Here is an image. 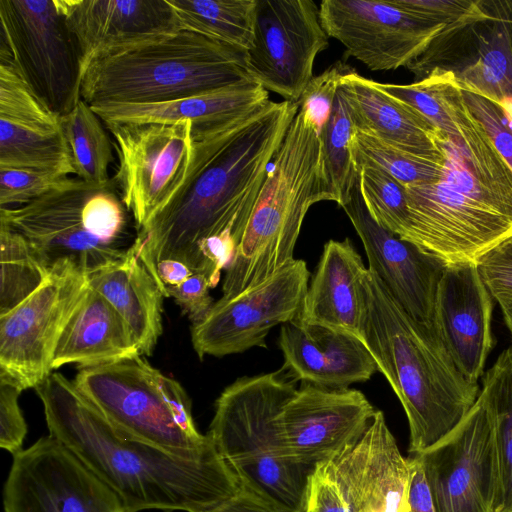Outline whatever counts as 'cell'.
<instances>
[{"label":"cell","mask_w":512,"mask_h":512,"mask_svg":"<svg viewBox=\"0 0 512 512\" xmlns=\"http://www.w3.org/2000/svg\"><path fill=\"white\" fill-rule=\"evenodd\" d=\"M87 280L122 316L141 356L151 355L162 334L165 296L133 245L121 259L89 274Z\"/></svg>","instance_id":"cell-30"},{"label":"cell","mask_w":512,"mask_h":512,"mask_svg":"<svg viewBox=\"0 0 512 512\" xmlns=\"http://www.w3.org/2000/svg\"><path fill=\"white\" fill-rule=\"evenodd\" d=\"M493 297L475 262L448 264L439 281L434 331L463 377L477 383L493 347Z\"/></svg>","instance_id":"cell-23"},{"label":"cell","mask_w":512,"mask_h":512,"mask_svg":"<svg viewBox=\"0 0 512 512\" xmlns=\"http://www.w3.org/2000/svg\"><path fill=\"white\" fill-rule=\"evenodd\" d=\"M159 370L141 357L78 369L74 383L119 432L172 453L198 457L216 449L208 434L178 424L158 383Z\"/></svg>","instance_id":"cell-11"},{"label":"cell","mask_w":512,"mask_h":512,"mask_svg":"<svg viewBox=\"0 0 512 512\" xmlns=\"http://www.w3.org/2000/svg\"><path fill=\"white\" fill-rule=\"evenodd\" d=\"M319 467L336 483L350 512H405L409 458L401 454L382 411L356 444Z\"/></svg>","instance_id":"cell-21"},{"label":"cell","mask_w":512,"mask_h":512,"mask_svg":"<svg viewBox=\"0 0 512 512\" xmlns=\"http://www.w3.org/2000/svg\"><path fill=\"white\" fill-rule=\"evenodd\" d=\"M476 265L494 300L512 296V236L483 254Z\"/></svg>","instance_id":"cell-41"},{"label":"cell","mask_w":512,"mask_h":512,"mask_svg":"<svg viewBox=\"0 0 512 512\" xmlns=\"http://www.w3.org/2000/svg\"><path fill=\"white\" fill-rule=\"evenodd\" d=\"M355 130L371 134L394 147L427 158H440L437 129L419 113L392 98L376 82L355 70L340 82Z\"/></svg>","instance_id":"cell-28"},{"label":"cell","mask_w":512,"mask_h":512,"mask_svg":"<svg viewBox=\"0 0 512 512\" xmlns=\"http://www.w3.org/2000/svg\"><path fill=\"white\" fill-rule=\"evenodd\" d=\"M342 208L362 241L368 268L412 318L434 331L436 291L448 264L379 225L367 210L359 179Z\"/></svg>","instance_id":"cell-20"},{"label":"cell","mask_w":512,"mask_h":512,"mask_svg":"<svg viewBox=\"0 0 512 512\" xmlns=\"http://www.w3.org/2000/svg\"><path fill=\"white\" fill-rule=\"evenodd\" d=\"M87 287L86 275L61 264L32 295L0 316V383L35 389L51 374L61 332Z\"/></svg>","instance_id":"cell-14"},{"label":"cell","mask_w":512,"mask_h":512,"mask_svg":"<svg viewBox=\"0 0 512 512\" xmlns=\"http://www.w3.org/2000/svg\"><path fill=\"white\" fill-rule=\"evenodd\" d=\"M278 345L284 369L293 379L328 389H347L378 371L366 344L357 336L293 320L281 326Z\"/></svg>","instance_id":"cell-24"},{"label":"cell","mask_w":512,"mask_h":512,"mask_svg":"<svg viewBox=\"0 0 512 512\" xmlns=\"http://www.w3.org/2000/svg\"><path fill=\"white\" fill-rule=\"evenodd\" d=\"M84 71L97 53L143 36L181 29L167 0H58Z\"/></svg>","instance_id":"cell-26"},{"label":"cell","mask_w":512,"mask_h":512,"mask_svg":"<svg viewBox=\"0 0 512 512\" xmlns=\"http://www.w3.org/2000/svg\"><path fill=\"white\" fill-rule=\"evenodd\" d=\"M0 62V169L75 175L61 117L40 101L9 61Z\"/></svg>","instance_id":"cell-22"},{"label":"cell","mask_w":512,"mask_h":512,"mask_svg":"<svg viewBox=\"0 0 512 512\" xmlns=\"http://www.w3.org/2000/svg\"><path fill=\"white\" fill-rule=\"evenodd\" d=\"M305 512H350L340 489L320 467L310 477Z\"/></svg>","instance_id":"cell-44"},{"label":"cell","mask_w":512,"mask_h":512,"mask_svg":"<svg viewBox=\"0 0 512 512\" xmlns=\"http://www.w3.org/2000/svg\"><path fill=\"white\" fill-rule=\"evenodd\" d=\"M0 59L59 117L81 99L84 63L58 0H0Z\"/></svg>","instance_id":"cell-9"},{"label":"cell","mask_w":512,"mask_h":512,"mask_svg":"<svg viewBox=\"0 0 512 512\" xmlns=\"http://www.w3.org/2000/svg\"><path fill=\"white\" fill-rule=\"evenodd\" d=\"M359 186L373 219L383 228L405 239L409 231L406 187L376 168H365L359 172Z\"/></svg>","instance_id":"cell-37"},{"label":"cell","mask_w":512,"mask_h":512,"mask_svg":"<svg viewBox=\"0 0 512 512\" xmlns=\"http://www.w3.org/2000/svg\"><path fill=\"white\" fill-rule=\"evenodd\" d=\"M0 316L8 313L50 277L51 272L32 251L25 238L0 222Z\"/></svg>","instance_id":"cell-36"},{"label":"cell","mask_w":512,"mask_h":512,"mask_svg":"<svg viewBox=\"0 0 512 512\" xmlns=\"http://www.w3.org/2000/svg\"><path fill=\"white\" fill-rule=\"evenodd\" d=\"M355 128L341 90L338 88L331 116L321 138L322 172L330 201L342 207L359 179L350 150Z\"/></svg>","instance_id":"cell-35"},{"label":"cell","mask_w":512,"mask_h":512,"mask_svg":"<svg viewBox=\"0 0 512 512\" xmlns=\"http://www.w3.org/2000/svg\"><path fill=\"white\" fill-rule=\"evenodd\" d=\"M35 390L49 434L118 496L125 512H209L241 489L217 448L186 457L127 436L60 373Z\"/></svg>","instance_id":"cell-3"},{"label":"cell","mask_w":512,"mask_h":512,"mask_svg":"<svg viewBox=\"0 0 512 512\" xmlns=\"http://www.w3.org/2000/svg\"><path fill=\"white\" fill-rule=\"evenodd\" d=\"M137 357L141 354L122 316L88 284L61 332L52 369L67 364L92 367Z\"/></svg>","instance_id":"cell-27"},{"label":"cell","mask_w":512,"mask_h":512,"mask_svg":"<svg viewBox=\"0 0 512 512\" xmlns=\"http://www.w3.org/2000/svg\"><path fill=\"white\" fill-rule=\"evenodd\" d=\"M269 101L255 80H246L210 92L154 104L92 106L105 125L128 122L190 121L194 133L226 124Z\"/></svg>","instance_id":"cell-29"},{"label":"cell","mask_w":512,"mask_h":512,"mask_svg":"<svg viewBox=\"0 0 512 512\" xmlns=\"http://www.w3.org/2000/svg\"><path fill=\"white\" fill-rule=\"evenodd\" d=\"M363 285V341L404 409L409 453H421L462 421L479 385L463 377L437 334L412 318L369 268Z\"/></svg>","instance_id":"cell-4"},{"label":"cell","mask_w":512,"mask_h":512,"mask_svg":"<svg viewBox=\"0 0 512 512\" xmlns=\"http://www.w3.org/2000/svg\"><path fill=\"white\" fill-rule=\"evenodd\" d=\"M194 272L184 263L176 260H163L156 265L155 281L165 297L166 288L177 286L189 278Z\"/></svg>","instance_id":"cell-49"},{"label":"cell","mask_w":512,"mask_h":512,"mask_svg":"<svg viewBox=\"0 0 512 512\" xmlns=\"http://www.w3.org/2000/svg\"><path fill=\"white\" fill-rule=\"evenodd\" d=\"M462 92L468 109L484 126L493 145L512 170V123L504 109L483 96Z\"/></svg>","instance_id":"cell-40"},{"label":"cell","mask_w":512,"mask_h":512,"mask_svg":"<svg viewBox=\"0 0 512 512\" xmlns=\"http://www.w3.org/2000/svg\"><path fill=\"white\" fill-rule=\"evenodd\" d=\"M298 110V102L269 100L194 133L195 156L183 186L132 244L154 279L163 260L180 261L198 273L201 244L227 231L235 247Z\"/></svg>","instance_id":"cell-1"},{"label":"cell","mask_w":512,"mask_h":512,"mask_svg":"<svg viewBox=\"0 0 512 512\" xmlns=\"http://www.w3.org/2000/svg\"><path fill=\"white\" fill-rule=\"evenodd\" d=\"M254 80L247 50L177 29L109 47L92 57L81 83L90 106L178 100Z\"/></svg>","instance_id":"cell-5"},{"label":"cell","mask_w":512,"mask_h":512,"mask_svg":"<svg viewBox=\"0 0 512 512\" xmlns=\"http://www.w3.org/2000/svg\"><path fill=\"white\" fill-rule=\"evenodd\" d=\"M105 126L114 138L118 160L113 180L140 229L183 186L195 156L193 124L128 122Z\"/></svg>","instance_id":"cell-12"},{"label":"cell","mask_w":512,"mask_h":512,"mask_svg":"<svg viewBox=\"0 0 512 512\" xmlns=\"http://www.w3.org/2000/svg\"><path fill=\"white\" fill-rule=\"evenodd\" d=\"M273 160L225 269L222 300L259 285L293 262L309 208L330 201L322 172L321 138L300 109Z\"/></svg>","instance_id":"cell-6"},{"label":"cell","mask_w":512,"mask_h":512,"mask_svg":"<svg viewBox=\"0 0 512 512\" xmlns=\"http://www.w3.org/2000/svg\"><path fill=\"white\" fill-rule=\"evenodd\" d=\"M354 70L342 61H336L313 78L303 91L298 103L306 119L321 132L327 124L341 79Z\"/></svg>","instance_id":"cell-39"},{"label":"cell","mask_w":512,"mask_h":512,"mask_svg":"<svg viewBox=\"0 0 512 512\" xmlns=\"http://www.w3.org/2000/svg\"><path fill=\"white\" fill-rule=\"evenodd\" d=\"M424 116L437 129L441 176L407 186L412 242L447 264L475 262L512 236V170L468 109L449 73L437 72Z\"/></svg>","instance_id":"cell-2"},{"label":"cell","mask_w":512,"mask_h":512,"mask_svg":"<svg viewBox=\"0 0 512 512\" xmlns=\"http://www.w3.org/2000/svg\"><path fill=\"white\" fill-rule=\"evenodd\" d=\"M309 278L306 262L295 259L259 285L214 302L206 316L192 324L191 340L199 358L267 348L270 330L297 318Z\"/></svg>","instance_id":"cell-15"},{"label":"cell","mask_w":512,"mask_h":512,"mask_svg":"<svg viewBox=\"0 0 512 512\" xmlns=\"http://www.w3.org/2000/svg\"><path fill=\"white\" fill-rule=\"evenodd\" d=\"M499 304L503 319L512 335V296H502L496 299Z\"/></svg>","instance_id":"cell-50"},{"label":"cell","mask_w":512,"mask_h":512,"mask_svg":"<svg viewBox=\"0 0 512 512\" xmlns=\"http://www.w3.org/2000/svg\"><path fill=\"white\" fill-rule=\"evenodd\" d=\"M209 512H289L264 496L241 486V489Z\"/></svg>","instance_id":"cell-48"},{"label":"cell","mask_w":512,"mask_h":512,"mask_svg":"<svg viewBox=\"0 0 512 512\" xmlns=\"http://www.w3.org/2000/svg\"><path fill=\"white\" fill-rule=\"evenodd\" d=\"M319 13L327 35L373 71L407 67L445 27L394 0H324Z\"/></svg>","instance_id":"cell-18"},{"label":"cell","mask_w":512,"mask_h":512,"mask_svg":"<svg viewBox=\"0 0 512 512\" xmlns=\"http://www.w3.org/2000/svg\"><path fill=\"white\" fill-rule=\"evenodd\" d=\"M4 512H125L118 496L51 436L13 455Z\"/></svg>","instance_id":"cell-16"},{"label":"cell","mask_w":512,"mask_h":512,"mask_svg":"<svg viewBox=\"0 0 512 512\" xmlns=\"http://www.w3.org/2000/svg\"><path fill=\"white\" fill-rule=\"evenodd\" d=\"M366 271L349 238L329 240L294 320L344 331L363 341Z\"/></svg>","instance_id":"cell-25"},{"label":"cell","mask_w":512,"mask_h":512,"mask_svg":"<svg viewBox=\"0 0 512 512\" xmlns=\"http://www.w3.org/2000/svg\"><path fill=\"white\" fill-rule=\"evenodd\" d=\"M22 391L0 383V447L12 455L22 451L27 425L19 407L18 398Z\"/></svg>","instance_id":"cell-42"},{"label":"cell","mask_w":512,"mask_h":512,"mask_svg":"<svg viewBox=\"0 0 512 512\" xmlns=\"http://www.w3.org/2000/svg\"><path fill=\"white\" fill-rule=\"evenodd\" d=\"M410 480L405 512H435L432 495L417 455H411Z\"/></svg>","instance_id":"cell-47"},{"label":"cell","mask_w":512,"mask_h":512,"mask_svg":"<svg viewBox=\"0 0 512 512\" xmlns=\"http://www.w3.org/2000/svg\"><path fill=\"white\" fill-rule=\"evenodd\" d=\"M329 36L312 0H257L250 73L267 91L298 102Z\"/></svg>","instance_id":"cell-17"},{"label":"cell","mask_w":512,"mask_h":512,"mask_svg":"<svg viewBox=\"0 0 512 512\" xmlns=\"http://www.w3.org/2000/svg\"><path fill=\"white\" fill-rule=\"evenodd\" d=\"M376 412L359 390L302 383L282 407L277 426L289 457L316 469L356 444Z\"/></svg>","instance_id":"cell-19"},{"label":"cell","mask_w":512,"mask_h":512,"mask_svg":"<svg viewBox=\"0 0 512 512\" xmlns=\"http://www.w3.org/2000/svg\"><path fill=\"white\" fill-rule=\"evenodd\" d=\"M181 28L249 50L257 0H167Z\"/></svg>","instance_id":"cell-31"},{"label":"cell","mask_w":512,"mask_h":512,"mask_svg":"<svg viewBox=\"0 0 512 512\" xmlns=\"http://www.w3.org/2000/svg\"><path fill=\"white\" fill-rule=\"evenodd\" d=\"M62 173L33 169H0V208L21 206L46 194L65 178Z\"/></svg>","instance_id":"cell-38"},{"label":"cell","mask_w":512,"mask_h":512,"mask_svg":"<svg viewBox=\"0 0 512 512\" xmlns=\"http://www.w3.org/2000/svg\"><path fill=\"white\" fill-rule=\"evenodd\" d=\"M406 68L415 81L449 73L462 91L499 104L512 123V0H475Z\"/></svg>","instance_id":"cell-10"},{"label":"cell","mask_w":512,"mask_h":512,"mask_svg":"<svg viewBox=\"0 0 512 512\" xmlns=\"http://www.w3.org/2000/svg\"><path fill=\"white\" fill-rule=\"evenodd\" d=\"M356 171L382 170L407 186L436 181L442 174L444 157L427 158L408 153L362 131L355 130L350 143Z\"/></svg>","instance_id":"cell-34"},{"label":"cell","mask_w":512,"mask_h":512,"mask_svg":"<svg viewBox=\"0 0 512 512\" xmlns=\"http://www.w3.org/2000/svg\"><path fill=\"white\" fill-rule=\"evenodd\" d=\"M126 211L113 178L91 183L67 177L27 204L0 208V222L21 234L50 272L69 263L88 276L125 255L118 244Z\"/></svg>","instance_id":"cell-8"},{"label":"cell","mask_w":512,"mask_h":512,"mask_svg":"<svg viewBox=\"0 0 512 512\" xmlns=\"http://www.w3.org/2000/svg\"><path fill=\"white\" fill-rule=\"evenodd\" d=\"M158 383L165 400L181 428L190 435H201L192 417L191 401L181 384L160 371L158 372Z\"/></svg>","instance_id":"cell-46"},{"label":"cell","mask_w":512,"mask_h":512,"mask_svg":"<svg viewBox=\"0 0 512 512\" xmlns=\"http://www.w3.org/2000/svg\"><path fill=\"white\" fill-rule=\"evenodd\" d=\"M404 9L416 13L428 20L451 24L467 14L473 8L475 0H394Z\"/></svg>","instance_id":"cell-45"},{"label":"cell","mask_w":512,"mask_h":512,"mask_svg":"<svg viewBox=\"0 0 512 512\" xmlns=\"http://www.w3.org/2000/svg\"><path fill=\"white\" fill-rule=\"evenodd\" d=\"M296 390V380L282 368L238 378L217 398L207 434L241 486L289 512H305L315 469L289 457L277 426Z\"/></svg>","instance_id":"cell-7"},{"label":"cell","mask_w":512,"mask_h":512,"mask_svg":"<svg viewBox=\"0 0 512 512\" xmlns=\"http://www.w3.org/2000/svg\"><path fill=\"white\" fill-rule=\"evenodd\" d=\"M489 408L498 449L502 506L512 512V343L488 370L480 391Z\"/></svg>","instance_id":"cell-33"},{"label":"cell","mask_w":512,"mask_h":512,"mask_svg":"<svg viewBox=\"0 0 512 512\" xmlns=\"http://www.w3.org/2000/svg\"><path fill=\"white\" fill-rule=\"evenodd\" d=\"M435 512H500L501 472L492 417L482 393L442 440L418 453Z\"/></svg>","instance_id":"cell-13"},{"label":"cell","mask_w":512,"mask_h":512,"mask_svg":"<svg viewBox=\"0 0 512 512\" xmlns=\"http://www.w3.org/2000/svg\"><path fill=\"white\" fill-rule=\"evenodd\" d=\"M211 285L202 273H194L177 286L166 288L167 297H172L192 324L200 322L211 309L214 301L210 295Z\"/></svg>","instance_id":"cell-43"},{"label":"cell","mask_w":512,"mask_h":512,"mask_svg":"<svg viewBox=\"0 0 512 512\" xmlns=\"http://www.w3.org/2000/svg\"><path fill=\"white\" fill-rule=\"evenodd\" d=\"M76 177L91 183H106L114 161L113 143L104 122L82 98L61 117Z\"/></svg>","instance_id":"cell-32"}]
</instances>
